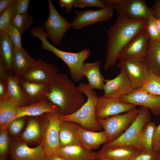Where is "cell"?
<instances>
[{
	"mask_svg": "<svg viewBox=\"0 0 160 160\" xmlns=\"http://www.w3.org/2000/svg\"><path fill=\"white\" fill-rule=\"evenodd\" d=\"M60 113H46L45 123L41 136V143L47 156L54 153L60 147L59 134L61 121Z\"/></svg>",
	"mask_w": 160,
	"mask_h": 160,
	"instance_id": "obj_7",
	"label": "cell"
},
{
	"mask_svg": "<svg viewBox=\"0 0 160 160\" xmlns=\"http://www.w3.org/2000/svg\"><path fill=\"white\" fill-rule=\"evenodd\" d=\"M141 151L137 148L129 146H120L111 147H102L98 152L100 157L115 160H131Z\"/></svg>",
	"mask_w": 160,
	"mask_h": 160,
	"instance_id": "obj_23",
	"label": "cell"
},
{
	"mask_svg": "<svg viewBox=\"0 0 160 160\" xmlns=\"http://www.w3.org/2000/svg\"><path fill=\"white\" fill-rule=\"evenodd\" d=\"M47 97L57 106L61 116L72 114L85 103L84 94L65 74L57 72L45 92Z\"/></svg>",
	"mask_w": 160,
	"mask_h": 160,
	"instance_id": "obj_2",
	"label": "cell"
},
{
	"mask_svg": "<svg viewBox=\"0 0 160 160\" xmlns=\"http://www.w3.org/2000/svg\"><path fill=\"white\" fill-rule=\"evenodd\" d=\"M106 7L103 0H75L73 7L83 8L85 7Z\"/></svg>",
	"mask_w": 160,
	"mask_h": 160,
	"instance_id": "obj_38",
	"label": "cell"
},
{
	"mask_svg": "<svg viewBox=\"0 0 160 160\" xmlns=\"http://www.w3.org/2000/svg\"><path fill=\"white\" fill-rule=\"evenodd\" d=\"M30 0H15L12 5L14 13L23 14L28 12Z\"/></svg>",
	"mask_w": 160,
	"mask_h": 160,
	"instance_id": "obj_40",
	"label": "cell"
},
{
	"mask_svg": "<svg viewBox=\"0 0 160 160\" xmlns=\"http://www.w3.org/2000/svg\"><path fill=\"white\" fill-rule=\"evenodd\" d=\"M118 16L132 20H147L152 15L143 0H120L115 9Z\"/></svg>",
	"mask_w": 160,
	"mask_h": 160,
	"instance_id": "obj_11",
	"label": "cell"
},
{
	"mask_svg": "<svg viewBox=\"0 0 160 160\" xmlns=\"http://www.w3.org/2000/svg\"><path fill=\"white\" fill-rule=\"evenodd\" d=\"M6 34L13 42L15 49L21 50L23 49L21 42V35L16 28L12 25Z\"/></svg>",
	"mask_w": 160,
	"mask_h": 160,
	"instance_id": "obj_37",
	"label": "cell"
},
{
	"mask_svg": "<svg viewBox=\"0 0 160 160\" xmlns=\"http://www.w3.org/2000/svg\"><path fill=\"white\" fill-rule=\"evenodd\" d=\"M77 87L87 97V100L73 113L66 116L60 115V121L75 122L82 128L89 131L97 132L101 130L102 127L95 116L96 105L98 97L96 92L89 87L88 84L80 82Z\"/></svg>",
	"mask_w": 160,
	"mask_h": 160,
	"instance_id": "obj_4",
	"label": "cell"
},
{
	"mask_svg": "<svg viewBox=\"0 0 160 160\" xmlns=\"http://www.w3.org/2000/svg\"><path fill=\"white\" fill-rule=\"evenodd\" d=\"M149 39L145 29L142 30L124 47L120 55L119 58L144 60Z\"/></svg>",
	"mask_w": 160,
	"mask_h": 160,
	"instance_id": "obj_16",
	"label": "cell"
},
{
	"mask_svg": "<svg viewBox=\"0 0 160 160\" xmlns=\"http://www.w3.org/2000/svg\"><path fill=\"white\" fill-rule=\"evenodd\" d=\"M103 87V96L119 99L133 90L126 73L120 70L119 74L112 79H106Z\"/></svg>",
	"mask_w": 160,
	"mask_h": 160,
	"instance_id": "obj_15",
	"label": "cell"
},
{
	"mask_svg": "<svg viewBox=\"0 0 160 160\" xmlns=\"http://www.w3.org/2000/svg\"><path fill=\"white\" fill-rule=\"evenodd\" d=\"M139 109L138 116L125 132L116 139L103 144L102 147L126 146L136 148L143 129L151 119L148 109L141 107Z\"/></svg>",
	"mask_w": 160,
	"mask_h": 160,
	"instance_id": "obj_5",
	"label": "cell"
},
{
	"mask_svg": "<svg viewBox=\"0 0 160 160\" xmlns=\"http://www.w3.org/2000/svg\"><path fill=\"white\" fill-rule=\"evenodd\" d=\"M49 14L43 25L47 31L48 38L55 45L62 42L66 32L71 27V23L61 16L57 12L51 0H48Z\"/></svg>",
	"mask_w": 160,
	"mask_h": 160,
	"instance_id": "obj_8",
	"label": "cell"
},
{
	"mask_svg": "<svg viewBox=\"0 0 160 160\" xmlns=\"http://www.w3.org/2000/svg\"><path fill=\"white\" fill-rule=\"evenodd\" d=\"M60 108L46 97L38 102L25 106L20 107L13 121L26 116H37L48 113H60Z\"/></svg>",
	"mask_w": 160,
	"mask_h": 160,
	"instance_id": "obj_18",
	"label": "cell"
},
{
	"mask_svg": "<svg viewBox=\"0 0 160 160\" xmlns=\"http://www.w3.org/2000/svg\"><path fill=\"white\" fill-rule=\"evenodd\" d=\"M159 153L153 151L146 152L140 151L139 153L131 160H157Z\"/></svg>",
	"mask_w": 160,
	"mask_h": 160,
	"instance_id": "obj_41",
	"label": "cell"
},
{
	"mask_svg": "<svg viewBox=\"0 0 160 160\" xmlns=\"http://www.w3.org/2000/svg\"><path fill=\"white\" fill-rule=\"evenodd\" d=\"M23 117L16 119L11 122L7 126L9 131L13 135H18L23 129L25 122Z\"/></svg>",
	"mask_w": 160,
	"mask_h": 160,
	"instance_id": "obj_39",
	"label": "cell"
},
{
	"mask_svg": "<svg viewBox=\"0 0 160 160\" xmlns=\"http://www.w3.org/2000/svg\"><path fill=\"white\" fill-rule=\"evenodd\" d=\"M14 14L12 5L6 8L0 14V36L7 33L12 25Z\"/></svg>",
	"mask_w": 160,
	"mask_h": 160,
	"instance_id": "obj_34",
	"label": "cell"
},
{
	"mask_svg": "<svg viewBox=\"0 0 160 160\" xmlns=\"http://www.w3.org/2000/svg\"><path fill=\"white\" fill-rule=\"evenodd\" d=\"M159 154H160V149L159 152Z\"/></svg>",
	"mask_w": 160,
	"mask_h": 160,
	"instance_id": "obj_52",
	"label": "cell"
},
{
	"mask_svg": "<svg viewBox=\"0 0 160 160\" xmlns=\"http://www.w3.org/2000/svg\"><path fill=\"white\" fill-rule=\"evenodd\" d=\"M15 0H0V14L6 8L12 5Z\"/></svg>",
	"mask_w": 160,
	"mask_h": 160,
	"instance_id": "obj_46",
	"label": "cell"
},
{
	"mask_svg": "<svg viewBox=\"0 0 160 160\" xmlns=\"http://www.w3.org/2000/svg\"><path fill=\"white\" fill-rule=\"evenodd\" d=\"M142 87L151 94L160 96V77L150 71Z\"/></svg>",
	"mask_w": 160,
	"mask_h": 160,
	"instance_id": "obj_33",
	"label": "cell"
},
{
	"mask_svg": "<svg viewBox=\"0 0 160 160\" xmlns=\"http://www.w3.org/2000/svg\"><path fill=\"white\" fill-rule=\"evenodd\" d=\"M153 151L158 153L160 149V124L156 126L154 132L152 146Z\"/></svg>",
	"mask_w": 160,
	"mask_h": 160,
	"instance_id": "obj_42",
	"label": "cell"
},
{
	"mask_svg": "<svg viewBox=\"0 0 160 160\" xmlns=\"http://www.w3.org/2000/svg\"><path fill=\"white\" fill-rule=\"evenodd\" d=\"M49 83L33 82L24 79L20 80V87L29 105L40 102L47 97L45 92L48 90Z\"/></svg>",
	"mask_w": 160,
	"mask_h": 160,
	"instance_id": "obj_19",
	"label": "cell"
},
{
	"mask_svg": "<svg viewBox=\"0 0 160 160\" xmlns=\"http://www.w3.org/2000/svg\"><path fill=\"white\" fill-rule=\"evenodd\" d=\"M47 156L48 160H66L57 156L55 153L49 154L47 155Z\"/></svg>",
	"mask_w": 160,
	"mask_h": 160,
	"instance_id": "obj_48",
	"label": "cell"
},
{
	"mask_svg": "<svg viewBox=\"0 0 160 160\" xmlns=\"http://www.w3.org/2000/svg\"><path fill=\"white\" fill-rule=\"evenodd\" d=\"M19 103L8 96L0 98V128H7L15 117Z\"/></svg>",
	"mask_w": 160,
	"mask_h": 160,
	"instance_id": "obj_26",
	"label": "cell"
},
{
	"mask_svg": "<svg viewBox=\"0 0 160 160\" xmlns=\"http://www.w3.org/2000/svg\"><path fill=\"white\" fill-rule=\"evenodd\" d=\"M9 154L10 160H48L41 143L31 148L24 142L17 141L13 144Z\"/></svg>",
	"mask_w": 160,
	"mask_h": 160,
	"instance_id": "obj_17",
	"label": "cell"
},
{
	"mask_svg": "<svg viewBox=\"0 0 160 160\" xmlns=\"http://www.w3.org/2000/svg\"><path fill=\"white\" fill-rule=\"evenodd\" d=\"M157 160H160V154H159L158 155Z\"/></svg>",
	"mask_w": 160,
	"mask_h": 160,
	"instance_id": "obj_51",
	"label": "cell"
},
{
	"mask_svg": "<svg viewBox=\"0 0 160 160\" xmlns=\"http://www.w3.org/2000/svg\"><path fill=\"white\" fill-rule=\"evenodd\" d=\"M147 21V20H132L118 17L115 23L106 31L105 69L116 64L124 47L139 32L145 28Z\"/></svg>",
	"mask_w": 160,
	"mask_h": 160,
	"instance_id": "obj_1",
	"label": "cell"
},
{
	"mask_svg": "<svg viewBox=\"0 0 160 160\" xmlns=\"http://www.w3.org/2000/svg\"><path fill=\"white\" fill-rule=\"evenodd\" d=\"M121 101L149 109L154 115L160 116V96L151 94L142 87L121 97Z\"/></svg>",
	"mask_w": 160,
	"mask_h": 160,
	"instance_id": "obj_13",
	"label": "cell"
},
{
	"mask_svg": "<svg viewBox=\"0 0 160 160\" xmlns=\"http://www.w3.org/2000/svg\"><path fill=\"white\" fill-rule=\"evenodd\" d=\"M156 127L155 123L151 121L146 124L141 133L137 148L145 152L153 151V140Z\"/></svg>",
	"mask_w": 160,
	"mask_h": 160,
	"instance_id": "obj_30",
	"label": "cell"
},
{
	"mask_svg": "<svg viewBox=\"0 0 160 160\" xmlns=\"http://www.w3.org/2000/svg\"><path fill=\"white\" fill-rule=\"evenodd\" d=\"M151 9L153 16L156 19L160 18V0H156Z\"/></svg>",
	"mask_w": 160,
	"mask_h": 160,
	"instance_id": "obj_45",
	"label": "cell"
},
{
	"mask_svg": "<svg viewBox=\"0 0 160 160\" xmlns=\"http://www.w3.org/2000/svg\"><path fill=\"white\" fill-rule=\"evenodd\" d=\"M74 12L75 17L71 23V27L76 30L97 23L108 21L114 14L113 9L108 7L96 10L76 9Z\"/></svg>",
	"mask_w": 160,
	"mask_h": 160,
	"instance_id": "obj_10",
	"label": "cell"
},
{
	"mask_svg": "<svg viewBox=\"0 0 160 160\" xmlns=\"http://www.w3.org/2000/svg\"><path fill=\"white\" fill-rule=\"evenodd\" d=\"M117 66L126 73L133 90L142 87L150 71L143 59L119 58Z\"/></svg>",
	"mask_w": 160,
	"mask_h": 160,
	"instance_id": "obj_9",
	"label": "cell"
},
{
	"mask_svg": "<svg viewBox=\"0 0 160 160\" xmlns=\"http://www.w3.org/2000/svg\"><path fill=\"white\" fill-rule=\"evenodd\" d=\"M66 160H98V152L87 150L81 145L60 147L55 153Z\"/></svg>",
	"mask_w": 160,
	"mask_h": 160,
	"instance_id": "obj_20",
	"label": "cell"
},
{
	"mask_svg": "<svg viewBox=\"0 0 160 160\" xmlns=\"http://www.w3.org/2000/svg\"><path fill=\"white\" fill-rule=\"evenodd\" d=\"M59 5L63 7H65L66 12L70 14L74 6L75 0H58Z\"/></svg>",
	"mask_w": 160,
	"mask_h": 160,
	"instance_id": "obj_43",
	"label": "cell"
},
{
	"mask_svg": "<svg viewBox=\"0 0 160 160\" xmlns=\"http://www.w3.org/2000/svg\"><path fill=\"white\" fill-rule=\"evenodd\" d=\"M30 32L32 36L37 37L40 40L41 47L43 49L52 52L67 65L74 82H79L83 79L84 77L82 73L83 65L84 61L91 55V51L90 48L84 49L76 53L62 51L48 41L47 33L42 27H33L30 29Z\"/></svg>",
	"mask_w": 160,
	"mask_h": 160,
	"instance_id": "obj_3",
	"label": "cell"
},
{
	"mask_svg": "<svg viewBox=\"0 0 160 160\" xmlns=\"http://www.w3.org/2000/svg\"><path fill=\"white\" fill-rule=\"evenodd\" d=\"M156 26L158 32L160 36V18L156 19Z\"/></svg>",
	"mask_w": 160,
	"mask_h": 160,
	"instance_id": "obj_49",
	"label": "cell"
},
{
	"mask_svg": "<svg viewBox=\"0 0 160 160\" xmlns=\"http://www.w3.org/2000/svg\"><path fill=\"white\" fill-rule=\"evenodd\" d=\"M100 61L98 60L92 63H84L83 64V74L88 79L89 87L93 90H103L105 79L100 72Z\"/></svg>",
	"mask_w": 160,
	"mask_h": 160,
	"instance_id": "obj_24",
	"label": "cell"
},
{
	"mask_svg": "<svg viewBox=\"0 0 160 160\" xmlns=\"http://www.w3.org/2000/svg\"><path fill=\"white\" fill-rule=\"evenodd\" d=\"M57 72V68L53 64L45 62L39 58L22 79L37 83H49L53 80Z\"/></svg>",
	"mask_w": 160,
	"mask_h": 160,
	"instance_id": "obj_14",
	"label": "cell"
},
{
	"mask_svg": "<svg viewBox=\"0 0 160 160\" xmlns=\"http://www.w3.org/2000/svg\"><path fill=\"white\" fill-rule=\"evenodd\" d=\"M14 44L7 34L0 36V60L6 71L13 74L12 62L14 53Z\"/></svg>",
	"mask_w": 160,
	"mask_h": 160,
	"instance_id": "obj_28",
	"label": "cell"
},
{
	"mask_svg": "<svg viewBox=\"0 0 160 160\" xmlns=\"http://www.w3.org/2000/svg\"><path fill=\"white\" fill-rule=\"evenodd\" d=\"M7 84L6 79L0 78V98L7 96Z\"/></svg>",
	"mask_w": 160,
	"mask_h": 160,
	"instance_id": "obj_44",
	"label": "cell"
},
{
	"mask_svg": "<svg viewBox=\"0 0 160 160\" xmlns=\"http://www.w3.org/2000/svg\"><path fill=\"white\" fill-rule=\"evenodd\" d=\"M36 60L24 48L14 49L12 62L13 74L20 79H23Z\"/></svg>",
	"mask_w": 160,
	"mask_h": 160,
	"instance_id": "obj_21",
	"label": "cell"
},
{
	"mask_svg": "<svg viewBox=\"0 0 160 160\" xmlns=\"http://www.w3.org/2000/svg\"><path fill=\"white\" fill-rule=\"evenodd\" d=\"M135 105L125 103L119 99L104 96L98 97L95 116L98 121L116 115L125 113L136 108Z\"/></svg>",
	"mask_w": 160,
	"mask_h": 160,
	"instance_id": "obj_12",
	"label": "cell"
},
{
	"mask_svg": "<svg viewBox=\"0 0 160 160\" xmlns=\"http://www.w3.org/2000/svg\"><path fill=\"white\" fill-rule=\"evenodd\" d=\"M33 21L32 17L28 12L23 14L14 13L12 25L20 31L22 35L30 28Z\"/></svg>",
	"mask_w": 160,
	"mask_h": 160,
	"instance_id": "obj_32",
	"label": "cell"
},
{
	"mask_svg": "<svg viewBox=\"0 0 160 160\" xmlns=\"http://www.w3.org/2000/svg\"><path fill=\"white\" fill-rule=\"evenodd\" d=\"M41 130L37 120L31 119L28 121L25 129L22 134L21 137L25 142L36 141L41 137Z\"/></svg>",
	"mask_w": 160,
	"mask_h": 160,
	"instance_id": "obj_31",
	"label": "cell"
},
{
	"mask_svg": "<svg viewBox=\"0 0 160 160\" xmlns=\"http://www.w3.org/2000/svg\"><path fill=\"white\" fill-rule=\"evenodd\" d=\"M106 7L112 9H116L120 0H103Z\"/></svg>",
	"mask_w": 160,
	"mask_h": 160,
	"instance_id": "obj_47",
	"label": "cell"
},
{
	"mask_svg": "<svg viewBox=\"0 0 160 160\" xmlns=\"http://www.w3.org/2000/svg\"><path fill=\"white\" fill-rule=\"evenodd\" d=\"M98 160H115L105 157H100Z\"/></svg>",
	"mask_w": 160,
	"mask_h": 160,
	"instance_id": "obj_50",
	"label": "cell"
},
{
	"mask_svg": "<svg viewBox=\"0 0 160 160\" xmlns=\"http://www.w3.org/2000/svg\"><path fill=\"white\" fill-rule=\"evenodd\" d=\"M9 147V139L6 128H0V160H7Z\"/></svg>",
	"mask_w": 160,
	"mask_h": 160,
	"instance_id": "obj_35",
	"label": "cell"
},
{
	"mask_svg": "<svg viewBox=\"0 0 160 160\" xmlns=\"http://www.w3.org/2000/svg\"><path fill=\"white\" fill-rule=\"evenodd\" d=\"M156 20L153 15L150 16L147 20L145 29L148 33L150 39L160 41V36L156 28Z\"/></svg>",
	"mask_w": 160,
	"mask_h": 160,
	"instance_id": "obj_36",
	"label": "cell"
},
{
	"mask_svg": "<svg viewBox=\"0 0 160 160\" xmlns=\"http://www.w3.org/2000/svg\"><path fill=\"white\" fill-rule=\"evenodd\" d=\"M6 79L8 87L7 96L18 102L20 107L29 105L20 87V79L13 74L7 72Z\"/></svg>",
	"mask_w": 160,
	"mask_h": 160,
	"instance_id": "obj_29",
	"label": "cell"
},
{
	"mask_svg": "<svg viewBox=\"0 0 160 160\" xmlns=\"http://www.w3.org/2000/svg\"><path fill=\"white\" fill-rule=\"evenodd\" d=\"M77 134L82 146L88 150L97 149L101 145L108 142L104 130L99 132L89 131L82 128L80 126Z\"/></svg>",
	"mask_w": 160,
	"mask_h": 160,
	"instance_id": "obj_22",
	"label": "cell"
},
{
	"mask_svg": "<svg viewBox=\"0 0 160 160\" xmlns=\"http://www.w3.org/2000/svg\"><path fill=\"white\" fill-rule=\"evenodd\" d=\"M139 112L140 109L136 108L124 114L98 120L106 134L108 142L120 136L135 119Z\"/></svg>",
	"mask_w": 160,
	"mask_h": 160,
	"instance_id": "obj_6",
	"label": "cell"
},
{
	"mask_svg": "<svg viewBox=\"0 0 160 160\" xmlns=\"http://www.w3.org/2000/svg\"><path fill=\"white\" fill-rule=\"evenodd\" d=\"M80 126L79 124L73 121H61L59 134L60 147L81 145L77 134Z\"/></svg>",
	"mask_w": 160,
	"mask_h": 160,
	"instance_id": "obj_25",
	"label": "cell"
},
{
	"mask_svg": "<svg viewBox=\"0 0 160 160\" xmlns=\"http://www.w3.org/2000/svg\"><path fill=\"white\" fill-rule=\"evenodd\" d=\"M144 60L148 69L160 77V41L149 39Z\"/></svg>",
	"mask_w": 160,
	"mask_h": 160,
	"instance_id": "obj_27",
	"label": "cell"
}]
</instances>
